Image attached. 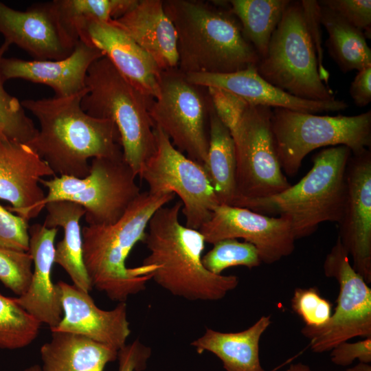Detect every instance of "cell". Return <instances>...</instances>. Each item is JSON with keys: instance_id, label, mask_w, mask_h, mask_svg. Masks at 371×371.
<instances>
[{"instance_id": "40", "label": "cell", "mask_w": 371, "mask_h": 371, "mask_svg": "<svg viewBox=\"0 0 371 371\" xmlns=\"http://www.w3.org/2000/svg\"><path fill=\"white\" fill-rule=\"evenodd\" d=\"M302 6L308 31L314 45L318 63L319 74L321 80L328 85L329 74L323 65V49L322 47L320 30V5L318 1H300Z\"/></svg>"}, {"instance_id": "22", "label": "cell", "mask_w": 371, "mask_h": 371, "mask_svg": "<svg viewBox=\"0 0 371 371\" xmlns=\"http://www.w3.org/2000/svg\"><path fill=\"white\" fill-rule=\"evenodd\" d=\"M58 230L41 223L29 227L28 251L33 259L32 276L27 291L15 297L23 309L50 329L56 327L63 317L60 289L52 278Z\"/></svg>"}, {"instance_id": "5", "label": "cell", "mask_w": 371, "mask_h": 371, "mask_svg": "<svg viewBox=\"0 0 371 371\" xmlns=\"http://www.w3.org/2000/svg\"><path fill=\"white\" fill-rule=\"evenodd\" d=\"M351 154L346 146L324 148L314 155L311 170L299 182L243 207L286 218L295 240L311 235L322 223L339 224L346 201V168Z\"/></svg>"}, {"instance_id": "16", "label": "cell", "mask_w": 371, "mask_h": 371, "mask_svg": "<svg viewBox=\"0 0 371 371\" xmlns=\"http://www.w3.org/2000/svg\"><path fill=\"white\" fill-rule=\"evenodd\" d=\"M347 196L339 239L353 269L371 283V151L351 154L346 168Z\"/></svg>"}, {"instance_id": "29", "label": "cell", "mask_w": 371, "mask_h": 371, "mask_svg": "<svg viewBox=\"0 0 371 371\" xmlns=\"http://www.w3.org/2000/svg\"><path fill=\"white\" fill-rule=\"evenodd\" d=\"M289 2V0L228 1L245 38L260 58L265 56L271 36Z\"/></svg>"}, {"instance_id": "38", "label": "cell", "mask_w": 371, "mask_h": 371, "mask_svg": "<svg viewBox=\"0 0 371 371\" xmlns=\"http://www.w3.org/2000/svg\"><path fill=\"white\" fill-rule=\"evenodd\" d=\"M318 3L337 13L348 23L361 30L366 38L371 36L370 0H322Z\"/></svg>"}, {"instance_id": "10", "label": "cell", "mask_w": 371, "mask_h": 371, "mask_svg": "<svg viewBox=\"0 0 371 371\" xmlns=\"http://www.w3.org/2000/svg\"><path fill=\"white\" fill-rule=\"evenodd\" d=\"M209 103L207 89L190 83L175 68L161 71L159 95L148 108L155 126L178 150L202 166L209 148Z\"/></svg>"}, {"instance_id": "34", "label": "cell", "mask_w": 371, "mask_h": 371, "mask_svg": "<svg viewBox=\"0 0 371 371\" xmlns=\"http://www.w3.org/2000/svg\"><path fill=\"white\" fill-rule=\"evenodd\" d=\"M33 259L29 251L0 247V281L18 297L28 289Z\"/></svg>"}, {"instance_id": "13", "label": "cell", "mask_w": 371, "mask_h": 371, "mask_svg": "<svg viewBox=\"0 0 371 371\" xmlns=\"http://www.w3.org/2000/svg\"><path fill=\"white\" fill-rule=\"evenodd\" d=\"M324 275L337 280L339 294L335 311L323 326H304L302 334L313 352L330 351L338 344L371 337V289L352 267L348 254L337 238L323 264Z\"/></svg>"}, {"instance_id": "37", "label": "cell", "mask_w": 371, "mask_h": 371, "mask_svg": "<svg viewBox=\"0 0 371 371\" xmlns=\"http://www.w3.org/2000/svg\"><path fill=\"white\" fill-rule=\"evenodd\" d=\"M206 89L216 114L232 132L249 104L242 98L227 90L214 87Z\"/></svg>"}, {"instance_id": "23", "label": "cell", "mask_w": 371, "mask_h": 371, "mask_svg": "<svg viewBox=\"0 0 371 371\" xmlns=\"http://www.w3.org/2000/svg\"><path fill=\"white\" fill-rule=\"evenodd\" d=\"M111 23L148 52L162 71L177 68V32L164 11L163 1L138 0L133 8Z\"/></svg>"}, {"instance_id": "32", "label": "cell", "mask_w": 371, "mask_h": 371, "mask_svg": "<svg viewBox=\"0 0 371 371\" xmlns=\"http://www.w3.org/2000/svg\"><path fill=\"white\" fill-rule=\"evenodd\" d=\"M10 46L6 41L0 46V137L27 144L35 136L37 128L25 114L21 103L3 87L1 61Z\"/></svg>"}, {"instance_id": "28", "label": "cell", "mask_w": 371, "mask_h": 371, "mask_svg": "<svg viewBox=\"0 0 371 371\" xmlns=\"http://www.w3.org/2000/svg\"><path fill=\"white\" fill-rule=\"evenodd\" d=\"M320 21L328 34V53L342 71H358L371 67V49L361 30L321 5Z\"/></svg>"}, {"instance_id": "2", "label": "cell", "mask_w": 371, "mask_h": 371, "mask_svg": "<svg viewBox=\"0 0 371 371\" xmlns=\"http://www.w3.org/2000/svg\"><path fill=\"white\" fill-rule=\"evenodd\" d=\"M163 1L177 36L183 74H228L256 66L260 56L245 38L227 1Z\"/></svg>"}, {"instance_id": "4", "label": "cell", "mask_w": 371, "mask_h": 371, "mask_svg": "<svg viewBox=\"0 0 371 371\" xmlns=\"http://www.w3.org/2000/svg\"><path fill=\"white\" fill-rule=\"evenodd\" d=\"M175 196L172 192H141L115 223L83 227V260L93 287L119 302L146 289L155 266L142 264L128 268L126 260L134 246L143 242L155 212Z\"/></svg>"}, {"instance_id": "3", "label": "cell", "mask_w": 371, "mask_h": 371, "mask_svg": "<svg viewBox=\"0 0 371 371\" xmlns=\"http://www.w3.org/2000/svg\"><path fill=\"white\" fill-rule=\"evenodd\" d=\"M181 201L159 208L150 220L143 243L148 250L143 265H153L152 279L172 295L195 301L219 300L239 283L236 276L216 275L202 263L205 239L183 225Z\"/></svg>"}, {"instance_id": "45", "label": "cell", "mask_w": 371, "mask_h": 371, "mask_svg": "<svg viewBox=\"0 0 371 371\" xmlns=\"http://www.w3.org/2000/svg\"><path fill=\"white\" fill-rule=\"evenodd\" d=\"M23 371H41V367H40L38 365H34L28 367Z\"/></svg>"}, {"instance_id": "30", "label": "cell", "mask_w": 371, "mask_h": 371, "mask_svg": "<svg viewBox=\"0 0 371 371\" xmlns=\"http://www.w3.org/2000/svg\"><path fill=\"white\" fill-rule=\"evenodd\" d=\"M138 0H54L58 16L77 41L91 22L110 23L133 8Z\"/></svg>"}, {"instance_id": "11", "label": "cell", "mask_w": 371, "mask_h": 371, "mask_svg": "<svg viewBox=\"0 0 371 371\" xmlns=\"http://www.w3.org/2000/svg\"><path fill=\"white\" fill-rule=\"evenodd\" d=\"M271 117V108L249 104L230 132L236 160V207L277 194L291 186L279 161Z\"/></svg>"}, {"instance_id": "43", "label": "cell", "mask_w": 371, "mask_h": 371, "mask_svg": "<svg viewBox=\"0 0 371 371\" xmlns=\"http://www.w3.org/2000/svg\"><path fill=\"white\" fill-rule=\"evenodd\" d=\"M286 371H313L311 368L302 362L292 363Z\"/></svg>"}, {"instance_id": "15", "label": "cell", "mask_w": 371, "mask_h": 371, "mask_svg": "<svg viewBox=\"0 0 371 371\" xmlns=\"http://www.w3.org/2000/svg\"><path fill=\"white\" fill-rule=\"evenodd\" d=\"M0 33L5 41L38 60L65 58L78 43L61 22L53 1L34 3L25 11L0 1Z\"/></svg>"}, {"instance_id": "33", "label": "cell", "mask_w": 371, "mask_h": 371, "mask_svg": "<svg viewBox=\"0 0 371 371\" xmlns=\"http://www.w3.org/2000/svg\"><path fill=\"white\" fill-rule=\"evenodd\" d=\"M213 245L202 256V263L214 274L221 275L224 270L232 267L244 266L252 269L262 263L258 249L250 243L240 242L236 238H226Z\"/></svg>"}, {"instance_id": "12", "label": "cell", "mask_w": 371, "mask_h": 371, "mask_svg": "<svg viewBox=\"0 0 371 371\" xmlns=\"http://www.w3.org/2000/svg\"><path fill=\"white\" fill-rule=\"evenodd\" d=\"M156 149L145 162L139 177L152 194L172 192L182 203L186 226L199 230L219 205L202 165L178 150L157 126L154 128Z\"/></svg>"}, {"instance_id": "14", "label": "cell", "mask_w": 371, "mask_h": 371, "mask_svg": "<svg viewBox=\"0 0 371 371\" xmlns=\"http://www.w3.org/2000/svg\"><path fill=\"white\" fill-rule=\"evenodd\" d=\"M205 242L214 244L226 238H242L254 245L262 262L272 264L291 255L295 238L289 221L245 207L219 204L199 229Z\"/></svg>"}, {"instance_id": "7", "label": "cell", "mask_w": 371, "mask_h": 371, "mask_svg": "<svg viewBox=\"0 0 371 371\" xmlns=\"http://www.w3.org/2000/svg\"><path fill=\"white\" fill-rule=\"evenodd\" d=\"M256 67L267 82L297 98L315 101L336 99L320 79L317 54L300 1H290L265 56Z\"/></svg>"}, {"instance_id": "41", "label": "cell", "mask_w": 371, "mask_h": 371, "mask_svg": "<svg viewBox=\"0 0 371 371\" xmlns=\"http://www.w3.org/2000/svg\"><path fill=\"white\" fill-rule=\"evenodd\" d=\"M151 349L138 339L118 350V371H142L147 367Z\"/></svg>"}, {"instance_id": "1", "label": "cell", "mask_w": 371, "mask_h": 371, "mask_svg": "<svg viewBox=\"0 0 371 371\" xmlns=\"http://www.w3.org/2000/svg\"><path fill=\"white\" fill-rule=\"evenodd\" d=\"M87 92L21 102L40 126L27 144L55 175L85 178L89 172V159L123 153L115 123L91 116L82 109L81 100Z\"/></svg>"}, {"instance_id": "20", "label": "cell", "mask_w": 371, "mask_h": 371, "mask_svg": "<svg viewBox=\"0 0 371 371\" xmlns=\"http://www.w3.org/2000/svg\"><path fill=\"white\" fill-rule=\"evenodd\" d=\"M80 40L99 49L145 96L158 98L162 70L154 58L122 30L111 22H91Z\"/></svg>"}, {"instance_id": "26", "label": "cell", "mask_w": 371, "mask_h": 371, "mask_svg": "<svg viewBox=\"0 0 371 371\" xmlns=\"http://www.w3.org/2000/svg\"><path fill=\"white\" fill-rule=\"evenodd\" d=\"M40 353L41 371H103L117 359L118 350L81 335L52 332Z\"/></svg>"}, {"instance_id": "17", "label": "cell", "mask_w": 371, "mask_h": 371, "mask_svg": "<svg viewBox=\"0 0 371 371\" xmlns=\"http://www.w3.org/2000/svg\"><path fill=\"white\" fill-rule=\"evenodd\" d=\"M49 176L56 175L31 146L0 137V199L8 210L27 221L37 217L45 206L40 181Z\"/></svg>"}, {"instance_id": "31", "label": "cell", "mask_w": 371, "mask_h": 371, "mask_svg": "<svg viewBox=\"0 0 371 371\" xmlns=\"http://www.w3.org/2000/svg\"><path fill=\"white\" fill-rule=\"evenodd\" d=\"M41 324L23 309L15 297L0 293V348L18 349L37 337Z\"/></svg>"}, {"instance_id": "8", "label": "cell", "mask_w": 371, "mask_h": 371, "mask_svg": "<svg viewBox=\"0 0 371 371\" xmlns=\"http://www.w3.org/2000/svg\"><path fill=\"white\" fill-rule=\"evenodd\" d=\"M271 124L279 161L289 176L296 175L304 157L319 148L346 146L357 154L371 147L370 110L330 116L275 108Z\"/></svg>"}, {"instance_id": "9", "label": "cell", "mask_w": 371, "mask_h": 371, "mask_svg": "<svg viewBox=\"0 0 371 371\" xmlns=\"http://www.w3.org/2000/svg\"><path fill=\"white\" fill-rule=\"evenodd\" d=\"M136 177L122 153L92 159L85 178L56 176L40 183L48 190L45 204L76 203L85 209L87 225H102L117 222L141 193Z\"/></svg>"}, {"instance_id": "25", "label": "cell", "mask_w": 371, "mask_h": 371, "mask_svg": "<svg viewBox=\"0 0 371 371\" xmlns=\"http://www.w3.org/2000/svg\"><path fill=\"white\" fill-rule=\"evenodd\" d=\"M271 323V316L263 315L240 332L223 333L206 328L191 346L199 354L207 351L216 355L225 371H265L260 363L259 344Z\"/></svg>"}, {"instance_id": "42", "label": "cell", "mask_w": 371, "mask_h": 371, "mask_svg": "<svg viewBox=\"0 0 371 371\" xmlns=\"http://www.w3.org/2000/svg\"><path fill=\"white\" fill-rule=\"evenodd\" d=\"M355 104L364 107L371 102V67L358 71L350 87Z\"/></svg>"}, {"instance_id": "44", "label": "cell", "mask_w": 371, "mask_h": 371, "mask_svg": "<svg viewBox=\"0 0 371 371\" xmlns=\"http://www.w3.org/2000/svg\"><path fill=\"white\" fill-rule=\"evenodd\" d=\"M346 371H371L370 363H358L355 366L348 368Z\"/></svg>"}, {"instance_id": "6", "label": "cell", "mask_w": 371, "mask_h": 371, "mask_svg": "<svg viewBox=\"0 0 371 371\" xmlns=\"http://www.w3.org/2000/svg\"><path fill=\"white\" fill-rule=\"evenodd\" d=\"M82 109L91 116L112 120L120 133L124 158L138 176L155 153V125L148 112L153 99L131 84L105 56L87 71Z\"/></svg>"}, {"instance_id": "39", "label": "cell", "mask_w": 371, "mask_h": 371, "mask_svg": "<svg viewBox=\"0 0 371 371\" xmlns=\"http://www.w3.org/2000/svg\"><path fill=\"white\" fill-rule=\"evenodd\" d=\"M331 361L339 366H348L355 360L371 363V337L356 342H342L330 350Z\"/></svg>"}, {"instance_id": "21", "label": "cell", "mask_w": 371, "mask_h": 371, "mask_svg": "<svg viewBox=\"0 0 371 371\" xmlns=\"http://www.w3.org/2000/svg\"><path fill=\"white\" fill-rule=\"evenodd\" d=\"M104 54L93 45L79 40L73 52L57 60H25L3 58L5 81L23 79L50 87L56 98H66L87 90L86 78L91 65Z\"/></svg>"}, {"instance_id": "27", "label": "cell", "mask_w": 371, "mask_h": 371, "mask_svg": "<svg viewBox=\"0 0 371 371\" xmlns=\"http://www.w3.org/2000/svg\"><path fill=\"white\" fill-rule=\"evenodd\" d=\"M209 148L203 167L220 204L234 206L236 201V160L229 130L209 103Z\"/></svg>"}, {"instance_id": "19", "label": "cell", "mask_w": 371, "mask_h": 371, "mask_svg": "<svg viewBox=\"0 0 371 371\" xmlns=\"http://www.w3.org/2000/svg\"><path fill=\"white\" fill-rule=\"evenodd\" d=\"M188 82L203 87H218L230 91L249 104L313 113L339 111L348 108L344 100L315 101L301 99L273 86L257 71L256 66L228 74H185Z\"/></svg>"}, {"instance_id": "36", "label": "cell", "mask_w": 371, "mask_h": 371, "mask_svg": "<svg viewBox=\"0 0 371 371\" xmlns=\"http://www.w3.org/2000/svg\"><path fill=\"white\" fill-rule=\"evenodd\" d=\"M29 225L25 218L14 214L0 204V247L29 251Z\"/></svg>"}, {"instance_id": "18", "label": "cell", "mask_w": 371, "mask_h": 371, "mask_svg": "<svg viewBox=\"0 0 371 371\" xmlns=\"http://www.w3.org/2000/svg\"><path fill=\"white\" fill-rule=\"evenodd\" d=\"M60 293L63 317L52 332H67L85 336L117 350L126 345L131 334L126 302L112 310L96 306L89 295L74 284L57 283Z\"/></svg>"}, {"instance_id": "35", "label": "cell", "mask_w": 371, "mask_h": 371, "mask_svg": "<svg viewBox=\"0 0 371 371\" xmlns=\"http://www.w3.org/2000/svg\"><path fill=\"white\" fill-rule=\"evenodd\" d=\"M291 305L293 311L308 327L324 326L333 313L331 302L323 297L315 287L295 289Z\"/></svg>"}, {"instance_id": "24", "label": "cell", "mask_w": 371, "mask_h": 371, "mask_svg": "<svg viewBox=\"0 0 371 371\" xmlns=\"http://www.w3.org/2000/svg\"><path fill=\"white\" fill-rule=\"evenodd\" d=\"M45 208L47 214L43 224L48 228L62 227L64 232L63 239L55 245L54 263L67 272L74 285L89 293L93 286L84 264L80 224L85 214V209L65 200L49 202Z\"/></svg>"}]
</instances>
